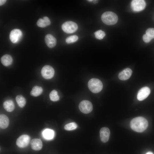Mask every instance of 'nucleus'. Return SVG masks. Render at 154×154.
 Segmentation results:
<instances>
[{
  "instance_id": "obj_23",
  "label": "nucleus",
  "mask_w": 154,
  "mask_h": 154,
  "mask_svg": "<svg viewBox=\"0 0 154 154\" xmlns=\"http://www.w3.org/2000/svg\"><path fill=\"white\" fill-rule=\"evenodd\" d=\"M77 125L75 122H72L66 124L64 126V129L66 130L70 131L76 129Z\"/></svg>"
},
{
  "instance_id": "obj_26",
  "label": "nucleus",
  "mask_w": 154,
  "mask_h": 154,
  "mask_svg": "<svg viewBox=\"0 0 154 154\" xmlns=\"http://www.w3.org/2000/svg\"><path fill=\"white\" fill-rule=\"evenodd\" d=\"M145 34L152 39L154 38V28L148 29L146 31Z\"/></svg>"
},
{
  "instance_id": "obj_22",
  "label": "nucleus",
  "mask_w": 154,
  "mask_h": 154,
  "mask_svg": "<svg viewBox=\"0 0 154 154\" xmlns=\"http://www.w3.org/2000/svg\"><path fill=\"white\" fill-rule=\"evenodd\" d=\"M49 98L53 102L57 101L59 99L58 92L55 90H53L49 94Z\"/></svg>"
},
{
  "instance_id": "obj_29",
  "label": "nucleus",
  "mask_w": 154,
  "mask_h": 154,
  "mask_svg": "<svg viewBox=\"0 0 154 154\" xmlns=\"http://www.w3.org/2000/svg\"><path fill=\"white\" fill-rule=\"evenodd\" d=\"M146 154H153V153L151 152H147Z\"/></svg>"
},
{
  "instance_id": "obj_1",
  "label": "nucleus",
  "mask_w": 154,
  "mask_h": 154,
  "mask_svg": "<svg viewBox=\"0 0 154 154\" xmlns=\"http://www.w3.org/2000/svg\"><path fill=\"white\" fill-rule=\"evenodd\" d=\"M147 120L142 117H138L132 119L130 122V126L133 131L138 132L144 131L147 127Z\"/></svg>"
},
{
  "instance_id": "obj_3",
  "label": "nucleus",
  "mask_w": 154,
  "mask_h": 154,
  "mask_svg": "<svg viewBox=\"0 0 154 154\" xmlns=\"http://www.w3.org/2000/svg\"><path fill=\"white\" fill-rule=\"evenodd\" d=\"M88 86L92 92L96 93L100 92L103 88V84L99 79L93 78L90 79L88 83Z\"/></svg>"
},
{
  "instance_id": "obj_4",
  "label": "nucleus",
  "mask_w": 154,
  "mask_h": 154,
  "mask_svg": "<svg viewBox=\"0 0 154 154\" xmlns=\"http://www.w3.org/2000/svg\"><path fill=\"white\" fill-rule=\"evenodd\" d=\"M63 31L67 33H72L76 32L78 28V25L72 21H67L63 23L62 25Z\"/></svg>"
},
{
  "instance_id": "obj_7",
  "label": "nucleus",
  "mask_w": 154,
  "mask_h": 154,
  "mask_svg": "<svg viewBox=\"0 0 154 154\" xmlns=\"http://www.w3.org/2000/svg\"><path fill=\"white\" fill-rule=\"evenodd\" d=\"M146 3L143 0H133L131 3V7L133 11L139 12L143 10L146 6Z\"/></svg>"
},
{
  "instance_id": "obj_6",
  "label": "nucleus",
  "mask_w": 154,
  "mask_h": 154,
  "mask_svg": "<svg viewBox=\"0 0 154 154\" xmlns=\"http://www.w3.org/2000/svg\"><path fill=\"white\" fill-rule=\"evenodd\" d=\"M79 108L82 113L87 114L93 110V105L89 101L84 100L80 103Z\"/></svg>"
},
{
  "instance_id": "obj_27",
  "label": "nucleus",
  "mask_w": 154,
  "mask_h": 154,
  "mask_svg": "<svg viewBox=\"0 0 154 154\" xmlns=\"http://www.w3.org/2000/svg\"><path fill=\"white\" fill-rule=\"evenodd\" d=\"M143 39L144 41L146 43L149 42L152 39L146 34L143 35Z\"/></svg>"
},
{
  "instance_id": "obj_5",
  "label": "nucleus",
  "mask_w": 154,
  "mask_h": 154,
  "mask_svg": "<svg viewBox=\"0 0 154 154\" xmlns=\"http://www.w3.org/2000/svg\"><path fill=\"white\" fill-rule=\"evenodd\" d=\"M41 74L44 78L46 79H50L54 76V68L51 66L46 65L42 68Z\"/></svg>"
},
{
  "instance_id": "obj_20",
  "label": "nucleus",
  "mask_w": 154,
  "mask_h": 154,
  "mask_svg": "<svg viewBox=\"0 0 154 154\" xmlns=\"http://www.w3.org/2000/svg\"><path fill=\"white\" fill-rule=\"evenodd\" d=\"M43 89L41 87L35 86L33 88L30 94L32 96L37 97L41 95Z\"/></svg>"
},
{
  "instance_id": "obj_18",
  "label": "nucleus",
  "mask_w": 154,
  "mask_h": 154,
  "mask_svg": "<svg viewBox=\"0 0 154 154\" xmlns=\"http://www.w3.org/2000/svg\"><path fill=\"white\" fill-rule=\"evenodd\" d=\"M3 106L5 110L8 112L13 111L15 108L14 103L11 100L5 101L3 103Z\"/></svg>"
},
{
  "instance_id": "obj_10",
  "label": "nucleus",
  "mask_w": 154,
  "mask_h": 154,
  "mask_svg": "<svg viewBox=\"0 0 154 154\" xmlns=\"http://www.w3.org/2000/svg\"><path fill=\"white\" fill-rule=\"evenodd\" d=\"M151 92L150 88L147 86L141 88L138 92L137 98L138 100L141 101L145 99L149 95Z\"/></svg>"
},
{
  "instance_id": "obj_15",
  "label": "nucleus",
  "mask_w": 154,
  "mask_h": 154,
  "mask_svg": "<svg viewBox=\"0 0 154 154\" xmlns=\"http://www.w3.org/2000/svg\"><path fill=\"white\" fill-rule=\"evenodd\" d=\"M9 119L8 117L4 114L0 115V127L1 128L5 129L7 128L9 124Z\"/></svg>"
},
{
  "instance_id": "obj_19",
  "label": "nucleus",
  "mask_w": 154,
  "mask_h": 154,
  "mask_svg": "<svg viewBox=\"0 0 154 154\" xmlns=\"http://www.w3.org/2000/svg\"><path fill=\"white\" fill-rule=\"evenodd\" d=\"M42 135L43 137L45 139L47 140H50L54 138V133L52 130L47 129L43 131Z\"/></svg>"
},
{
  "instance_id": "obj_25",
  "label": "nucleus",
  "mask_w": 154,
  "mask_h": 154,
  "mask_svg": "<svg viewBox=\"0 0 154 154\" xmlns=\"http://www.w3.org/2000/svg\"><path fill=\"white\" fill-rule=\"evenodd\" d=\"M78 37L76 35H73L67 37L66 39V42L67 44L74 43L77 41Z\"/></svg>"
},
{
  "instance_id": "obj_13",
  "label": "nucleus",
  "mask_w": 154,
  "mask_h": 154,
  "mask_svg": "<svg viewBox=\"0 0 154 154\" xmlns=\"http://www.w3.org/2000/svg\"><path fill=\"white\" fill-rule=\"evenodd\" d=\"M45 41L47 46L50 48L54 47L56 43V38L50 34H47L45 36Z\"/></svg>"
},
{
  "instance_id": "obj_8",
  "label": "nucleus",
  "mask_w": 154,
  "mask_h": 154,
  "mask_svg": "<svg viewBox=\"0 0 154 154\" xmlns=\"http://www.w3.org/2000/svg\"><path fill=\"white\" fill-rule=\"evenodd\" d=\"M30 138L27 135H23L20 136L17 139L16 143L19 147L23 148L27 147L29 144Z\"/></svg>"
},
{
  "instance_id": "obj_24",
  "label": "nucleus",
  "mask_w": 154,
  "mask_h": 154,
  "mask_svg": "<svg viewBox=\"0 0 154 154\" xmlns=\"http://www.w3.org/2000/svg\"><path fill=\"white\" fill-rule=\"evenodd\" d=\"M95 37L99 40L102 39L106 35V34L102 30H99L94 33Z\"/></svg>"
},
{
  "instance_id": "obj_12",
  "label": "nucleus",
  "mask_w": 154,
  "mask_h": 154,
  "mask_svg": "<svg viewBox=\"0 0 154 154\" xmlns=\"http://www.w3.org/2000/svg\"><path fill=\"white\" fill-rule=\"evenodd\" d=\"M132 73L131 70L129 68H126L120 72L118 75L119 79L122 80H125L129 79Z\"/></svg>"
},
{
  "instance_id": "obj_16",
  "label": "nucleus",
  "mask_w": 154,
  "mask_h": 154,
  "mask_svg": "<svg viewBox=\"0 0 154 154\" xmlns=\"http://www.w3.org/2000/svg\"><path fill=\"white\" fill-rule=\"evenodd\" d=\"M1 61L4 66H8L12 64L13 60L11 56L6 54L4 55L1 57Z\"/></svg>"
},
{
  "instance_id": "obj_28",
  "label": "nucleus",
  "mask_w": 154,
  "mask_h": 154,
  "mask_svg": "<svg viewBox=\"0 0 154 154\" xmlns=\"http://www.w3.org/2000/svg\"><path fill=\"white\" fill-rule=\"evenodd\" d=\"M6 0H0V5L1 6L3 5L6 2Z\"/></svg>"
},
{
  "instance_id": "obj_30",
  "label": "nucleus",
  "mask_w": 154,
  "mask_h": 154,
  "mask_svg": "<svg viewBox=\"0 0 154 154\" xmlns=\"http://www.w3.org/2000/svg\"><path fill=\"white\" fill-rule=\"evenodd\" d=\"M93 0H88V2H92L93 1Z\"/></svg>"
},
{
  "instance_id": "obj_21",
  "label": "nucleus",
  "mask_w": 154,
  "mask_h": 154,
  "mask_svg": "<svg viewBox=\"0 0 154 154\" xmlns=\"http://www.w3.org/2000/svg\"><path fill=\"white\" fill-rule=\"evenodd\" d=\"M16 100L19 106L21 108H23L26 105V101L25 98L21 95H18L16 96Z\"/></svg>"
},
{
  "instance_id": "obj_11",
  "label": "nucleus",
  "mask_w": 154,
  "mask_h": 154,
  "mask_svg": "<svg viewBox=\"0 0 154 154\" xmlns=\"http://www.w3.org/2000/svg\"><path fill=\"white\" fill-rule=\"evenodd\" d=\"M100 138L102 141L103 143H106L109 140L110 131L108 127H103L102 128L100 131Z\"/></svg>"
},
{
  "instance_id": "obj_14",
  "label": "nucleus",
  "mask_w": 154,
  "mask_h": 154,
  "mask_svg": "<svg viewBox=\"0 0 154 154\" xmlns=\"http://www.w3.org/2000/svg\"><path fill=\"white\" fill-rule=\"evenodd\" d=\"M32 149L35 151H39L42 147V143L41 140L39 139L35 138L32 139L31 142Z\"/></svg>"
},
{
  "instance_id": "obj_2",
  "label": "nucleus",
  "mask_w": 154,
  "mask_h": 154,
  "mask_svg": "<svg viewBox=\"0 0 154 154\" xmlns=\"http://www.w3.org/2000/svg\"><path fill=\"white\" fill-rule=\"evenodd\" d=\"M101 19L102 22L108 25H112L117 22L118 18L115 13L111 11H106L102 15Z\"/></svg>"
},
{
  "instance_id": "obj_9",
  "label": "nucleus",
  "mask_w": 154,
  "mask_h": 154,
  "mask_svg": "<svg viewBox=\"0 0 154 154\" xmlns=\"http://www.w3.org/2000/svg\"><path fill=\"white\" fill-rule=\"evenodd\" d=\"M22 35V32L20 30L18 29H14L10 33V40L13 43H17L21 38Z\"/></svg>"
},
{
  "instance_id": "obj_17",
  "label": "nucleus",
  "mask_w": 154,
  "mask_h": 154,
  "mask_svg": "<svg viewBox=\"0 0 154 154\" xmlns=\"http://www.w3.org/2000/svg\"><path fill=\"white\" fill-rule=\"evenodd\" d=\"M37 24L38 27L44 28L49 25L50 24V21L48 17H44L42 19H39Z\"/></svg>"
}]
</instances>
